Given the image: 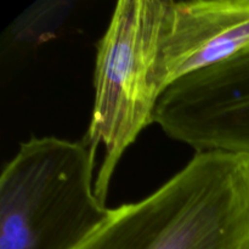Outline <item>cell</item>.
Here are the masks:
<instances>
[{
    "label": "cell",
    "instance_id": "7a4b0ae2",
    "mask_svg": "<svg viewBox=\"0 0 249 249\" xmlns=\"http://www.w3.org/2000/svg\"><path fill=\"white\" fill-rule=\"evenodd\" d=\"M95 160L84 139L22 142L0 174V249H77L101 228Z\"/></svg>",
    "mask_w": 249,
    "mask_h": 249
},
{
    "label": "cell",
    "instance_id": "6da1fadb",
    "mask_svg": "<svg viewBox=\"0 0 249 249\" xmlns=\"http://www.w3.org/2000/svg\"><path fill=\"white\" fill-rule=\"evenodd\" d=\"M77 249H249V157L195 153L147 197L112 208Z\"/></svg>",
    "mask_w": 249,
    "mask_h": 249
},
{
    "label": "cell",
    "instance_id": "5b68a950",
    "mask_svg": "<svg viewBox=\"0 0 249 249\" xmlns=\"http://www.w3.org/2000/svg\"><path fill=\"white\" fill-rule=\"evenodd\" d=\"M249 49V0H165L156 80L160 92L181 78Z\"/></svg>",
    "mask_w": 249,
    "mask_h": 249
},
{
    "label": "cell",
    "instance_id": "3957f363",
    "mask_svg": "<svg viewBox=\"0 0 249 249\" xmlns=\"http://www.w3.org/2000/svg\"><path fill=\"white\" fill-rule=\"evenodd\" d=\"M165 0H119L96 49L94 104L85 142L102 158L95 192L106 204L125 151L153 124L160 90L156 80Z\"/></svg>",
    "mask_w": 249,
    "mask_h": 249
},
{
    "label": "cell",
    "instance_id": "277c9868",
    "mask_svg": "<svg viewBox=\"0 0 249 249\" xmlns=\"http://www.w3.org/2000/svg\"><path fill=\"white\" fill-rule=\"evenodd\" d=\"M153 123L196 153L249 157V49L173 83L158 100Z\"/></svg>",
    "mask_w": 249,
    "mask_h": 249
}]
</instances>
